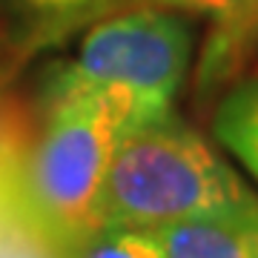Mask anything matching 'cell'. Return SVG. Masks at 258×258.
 <instances>
[{
  "mask_svg": "<svg viewBox=\"0 0 258 258\" xmlns=\"http://www.w3.org/2000/svg\"><path fill=\"white\" fill-rule=\"evenodd\" d=\"M212 132L258 184V75L232 81L215 109Z\"/></svg>",
  "mask_w": 258,
  "mask_h": 258,
  "instance_id": "obj_7",
  "label": "cell"
},
{
  "mask_svg": "<svg viewBox=\"0 0 258 258\" xmlns=\"http://www.w3.org/2000/svg\"><path fill=\"white\" fill-rule=\"evenodd\" d=\"M46 247H52V241L40 232V227L32 224L26 230H20L12 238V244L6 235L0 238V258H40V249H46Z\"/></svg>",
  "mask_w": 258,
  "mask_h": 258,
  "instance_id": "obj_9",
  "label": "cell"
},
{
  "mask_svg": "<svg viewBox=\"0 0 258 258\" xmlns=\"http://www.w3.org/2000/svg\"><path fill=\"white\" fill-rule=\"evenodd\" d=\"M135 126L126 98L52 72L40 120L23 152V192L55 249H69L98 227L103 181L118 141Z\"/></svg>",
  "mask_w": 258,
  "mask_h": 258,
  "instance_id": "obj_1",
  "label": "cell"
},
{
  "mask_svg": "<svg viewBox=\"0 0 258 258\" xmlns=\"http://www.w3.org/2000/svg\"><path fill=\"white\" fill-rule=\"evenodd\" d=\"M29 46L63 40L75 29H89L101 18L126 9L129 0H9Z\"/></svg>",
  "mask_w": 258,
  "mask_h": 258,
  "instance_id": "obj_6",
  "label": "cell"
},
{
  "mask_svg": "<svg viewBox=\"0 0 258 258\" xmlns=\"http://www.w3.org/2000/svg\"><path fill=\"white\" fill-rule=\"evenodd\" d=\"M195 37L186 15L161 6H126L86 29L78 55L57 72L126 98L135 126L175 115V98L192 66Z\"/></svg>",
  "mask_w": 258,
  "mask_h": 258,
  "instance_id": "obj_3",
  "label": "cell"
},
{
  "mask_svg": "<svg viewBox=\"0 0 258 258\" xmlns=\"http://www.w3.org/2000/svg\"><path fill=\"white\" fill-rule=\"evenodd\" d=\"M129 6H161L207 20V37L195 63L201 95L235 81L258 49V0H129Z\"/></svg>",
  "mask_w": 258,
  "mask_h": 258,
  "instance_id": "obj_4",
  "label": "cell"
},
{
  "mask_svg": "<svg viewBox=\"0 0 258 258\" xmlns=\"http://www.w3.org/2000/svg\"><path fill=\"white\" fill-rule=\"evenodd\" d=\"M258 198L244 178L175 115L132 126L103 181L98 227H149ZM95 227V230H98Z\"/></svg>",
  "mask_w": 258,
  "mask_h": 258,
  "instance_id": "obj_2",
  "label": "cell"
},
{
  "mask_svg": "<svg viewBox=\"0 0 258 258\" xmlns=\"http://www.w3.org/2000/svg\"><path fill=\"white\" fill-rule=\"evenodd\" d=\"M69 258H166L155 230L149 227H98L78 241Z\"/></svg>",
  "mask_w": 258,
  "mask_h": 258,
  "instance_id": "obj_8",
  "label": "cell"
},
{
  "mask_svg": "<svg viewBox=\"0 0 258 258\" xmlns=\"http://www.w3.org/2000/svg\"><path fill=\"white\" fill-rule=\"evenodd\" d=\"M166 258H258V198L155 227Z\"/></svg>",
  "mask_w": 258,
  "mask_h": 258,
  "instance_id": "obj_5",
  "label": "cell"
}]
</instances>
